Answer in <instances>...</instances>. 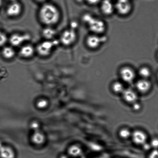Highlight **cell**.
<instances>
[{"instance_id":"1","label":"cell","mask_w":158,"mask_h":158,"mask_svg":"<svg viewBox=\"0 0 158 158\" xmlns=\"http://www.w3.org/2000/svg\"><path fill=\"white\" fill-rule=\"evenodd\" d=\"M39 18L43 24L48 26L56 24L59 21L60 13L58 8L54 5H43L39 12Z\"/></svg>"},{"instance_id":"2","label":"cell","mask_w":158,"mask_h":158,"mask_svg":"<svg viewBox=\"0 0 158 158\" xmlns=\"http://www.w3.org/2000/svg\"><path fill=\"white\" fill-rule=\"evenodd\" d=\"M83 19L93 34L99 35L103 33L106 29V25L104 21L89 14L84 15Z\"/></svg>"},{"instance_id":"3","label":"cell","mask_w":158,"mask_h":158,"mask_svg":"<svg viewBox=\"0 0 158 158\" xmlns=\"http://www.w3.org/2000/svg\"><path fill=\"white\" fill-rule=\"evenodd\" d=\"M58 44L56 41H52V40H46L38 45L35 48V51L40 56H49Z\"/></svg>"},{"instance_id":"4","label":"cell","mask_w":158,"mask_h":158,"mask_svg":"<svg viewBox=\"0 0 158 158\" xmlns=\"http://www.w3.org/2000/svg\"><path fill=\"white\" fill-rule=\"evenodd\" d=\"M77 39V34L75 29L70 28L63 32L60 36V41L63 45L69 46L74 44Z\"/></svg>"},{"instance_id":"5","label":"cell","mask_w":158,"mask_h":158,"mask_svg":"<svg viewBox=\"0 0 158 158\" xmlns=\"http://www.w3.org/2000/svg\"><path fill=\"white\" fill-rule=\"evenodd\" d=\"M114 4L116 10L122 15H128L132 9V4L130 0H117Z\"/></svg>"},{"instance_id":"6","label":"cell","mask_w":158,"mask_h":158,"mask_svg":"<svg viewBox=\"0 0 158 158\" xmlns=\"http://www.w3.org/2000/svg\"><path fill=\"white\" fill-rule=\"evenodd\" d=\"M30 39L31 36L29 34L15 33L11 35L9 41L12 46L18 47L29 41Z\"/></svg>"},{"instance_id":"7","label":"cell","mask_w":158,"mask_h":158,"mask_svg":"<svg viewBox=\"0 0 158 158\" xmlns=\"http://www.w3.org/2000/svg\"><path fill=\"white\" fill-rule=\"evenodd\" d=\"M120 75L122 80L127 83H131L134 81L136 75L134 69L129 66L122 68L120 71Z\"/></svg>"},{"instance_id":"8","label":"cell","mask_w":158,"mask_h":158,"mask_svg":"<svg viewBox=\"0 0 158 158\" xmlns=\"http://www.w3.org/2000/svg\"><path fill=\"white\" fill-rule=\"evenodd\" d=\"M105 40L104 38L99 36L98 35L93 34L87 37L86 43L87 46L89 48L95 49L98 48Z\"/></svg>"},{"instance_id":"9","label":"cell","mask_w":158,"mask_h":158,"mask_svg":"<svg viewBox=\"0 0 158 158\" xmlns=\"http://www.w3.org/2000/svg\"><path fill=\"white\" fill-rule=\"evenodd\" d=\"M131 137L134 143L141 146L146 143L148 140V135L146 133L140 130H136L133 131Z\"/></svg>"},{"instance_id":"10","label":"cell","mask_w":158,"mask_h":158,"mask_svg":"<svg viewBox=\"0 0 158 158\" xmlns=\"http://www.w3.org/2000/svg\"><path fill=\"white\" fill-rule=\"evenodd\" d=\"M22 7L19 3L16 2L11 3L6 10V13L11 18L18 17L21 15Z\"/></svg>"},{"instance_id":"11","label":"cell","mask_w":158,"mask_h":158,"mask_svg":"<svg viewBox=\"0 0 158 158\" xmlns=\"http://www.w3.org/2000/svg\"><path fill=\"white\" fill-rule=\"evenodd\" d=\"M122 94L124 100L127 103L132 104L138 101V96L137 93L131 88L125 89Z\"/></svg>"},{"instance_id":"12","label":"cell","mask_w":158,"mask_h":158,"mask_svg":"<svg viewBox=\"0 0 158 158\" xmlns=\"http://www.w3.org/2000/svg\"><path fill=\"white\" fill-rule=\"evenodd\" d=\"M102 13L106 15H112L115 10V4L111 0H102L100 4Z\"/></svg>"},{"instance_id":"13","label":"cell","mask_w":158,"mask_h":158,"mask_svg":"<svg viewBox=\"0 0 158 158\" xmlns=\"http://www.w3.org/2000/svg\"><path fill=\"white\" fill-rule=\"evenodd\" d=\"M136 89L139 92L145 94L150 90L151 88V83L148 79H141L136 83Z\"/></svg>"},{"instance_id":"14","label":"cell","mask_w":158,"mask_h":158,"mask_svg":"<svg viewBox=\"0 0 158 158\" xmlns=\"http://www.w3.org/2000/svg\"><path fill=\"white\" fill-rule=\"evenodd\" d=\"M35 51V49L31 45L26 44L22 46L19 53L22 58H30L33 56Z\"/></svg>"},{"instance_id":"15","label":"cell","mask_w":158,"mask_h":158,"mask_svg":"<svg viewBox=\"0 0 158 158\" xmlns=\"http://www.w3.org/2000/svg\"><path fill=\"white\" fill-rule=\"evenodd\" d=\"M32 143L36 145H41L44 143L45 137L43 133L40 131H34L31 137Z\"/></svg>"},{"instance_id":"16","label":"cell","mask_w":158,"mask_h":158,"mask_svg":"<svg viewBox=\"0 0 158 158\" xmlns=\"http://www.w3.org/2000/svg\"><path fill=\"white\" fill-rule=\"evenodd\" d=\"M0 157L1 158H15V151L10 147L3 145L0 148Z\"/></svg>"},{"instance_id":"17","label":"cell","mask_w":158,"mask_h":158,"mask_svg":"<svg viewBox=\"0 0 158 158\" xmlns=\"http://www.w3.org/2000/svg\"><path fill=\"white\" fill-rule=\"evenodd\" d=\"M2 55L6 59L10 60L15 56V52L12 47L7 46L3 48L2 51Z\"/></svg>"},{"instance_id":"18","label":"cell","mask_w":158,"mask_h":158,"mask_svg":"<svg viewBox=\"0 0 158 158\" xmlns=\"http://www.w3.org/2000/svg\"><path fill=\"white\" fill-rule=\"evenodd\" d=\"M68 153L69 155L72 157H78L81 155L83 153V150L80 145H73L69 148Z\"/></svg>"},{"instance_id":"19","label":"cell","mask_w":158,"mask_h":158,"mask_svg":"<svg viewBox=\"0 0 158 158\" xmlns=\"http://www.w3.org/2000/svg\"><path fill=\"white\" fill-rule=\"evenodd\" d=\"M56 31L50 26L44 28L42 31V35L46 40H52L56 35Z\"/></svg>"},{"instance_id":"20","label":"cell","mask_w":158,"mask_h":158,"mask_svg":"<svg viewBox=\"0 0 158 158\" xmlns=\"http://www.w3.org/2000/svg\"><path fill=\"white\" fill-rule=\"evenodd\" d=\"M111 89L115 94H122L125 88L123 84L119 81L114 82L111 85Z\"/></svg>"},{"instance_id":"21","label":"cell","mask_w":158,"mask_h":158,"mask_svg":"<svg viewBox=\"0 0 158 158\" xmlns=\"http://www.w3.org/2000/svg\"><path fill=\"white\" fill-rule=\"evenodd\" d=\"M139 74L142 79H148L151 75V69L147 66L140 68L139 71Z\"/></svg>"},{"instance_id":"22","label":"cell","mask_w":158,"mask_h":158,"mask_svg":"<svg viewBox=\"0 0 158 158\" xmlns=\"http://www.w3.org/2000/svg\"><path fill=\"white\" fill-rule=\"evenodd\" d=\"M132 132L127 128H123L120 130L118 131V135L123 140H127L131 137Z\"/></svg>"},{"instance_id":"23","label":"cell","mask_w":158,"mask_h":158,"mask_svg":"<svg viewBox=\"0 0 158 158\" xmlns=\"http://www.w3.org/2000/svg\"><path fill=\"white\" fill-rule=\"evenodd\" d=\"M7 41V38L6 34L0 30V47L4 46Z\"/></svg>"},{"instance_id":"24","label":"cell","mask_w":158,"mask_h":158,"mask_svg":"<svg viewBox=\"0 0 158 158\" xmlns=\"http://www.w3.org/2000/svg\"><path fill=\"white\" fill-rule=\"evenodd\" d=\"M48 104V103L47 101L44 99H41L37 102V106L38 108L43 109V108H45L47 106Z\"/></svg>"},{"instance_id":"25","label":"cell","mask_w":158,"mask_h":158,"mask_svg":"<svg viewBox=\"0 0 158 158\" xmlns=\"http://www.w3.org/2000/svg\"><path fill=\"white\" fill-rule=\"evenodd\" d=\"M141 108V104L138 101L135 102V103L132 104V110L135 111H140Z\"/></svg>"},{"instance_id":"26","label":"cell","mask_w":158,"mask_h":158,"mask_svg":"<svg viewBox=\"0 0 158 158\" xmlns=\"http://www.w3.org/2000/svg\"><path fill=\"white\" fill-rule=\"evenodd\" d=\"M150 144L152 148H154V149H157L158 148V139L155 138L152 139Z\"/></svg>"},{"instance_id":"27","label":"cell","mask_w":158,"mask_h":158,"mask_svg":"<svg viewBox=\"0 0 158 158\" xmlns=\"http://www.w3.org/2000/svg\"><path fill=\"white\" fill-rule=\"evenodd\" d=\"M31 127L34 131H40V125L38 122H32L31 124Z\"/></svg>"},{"instance_id":"28","label":"cell","mask_w":158,"mask_h":158,"mask_svg":"<svg viewBox=\"0 0 158 158\" xmlns=\"http://www.w3.org/2000/svg\"><path fill=\"white\" fill-rule=\"evenodd\" d=\"M148 158H158V150L154 149L150 153Z\"/></svg>"},{"instance_id":"29","label":"cell","mask_w":158,"mask_h":158,"mask_svg":"<svg viewBox=\"0 0 158 158\" xmlns=\"http://www.w3.org/2000/svg\"><path fill=\"white\" fill-rule=\"evenodd\" d=\"M101 0H85L88 4L91 5H95L98 4V3L101 2Z\"/></svg>"},{"instance_id":"30","label":"cell","mask_w":158,"mask_h":158,"mask_svg":"<svg viewBox=\"0 0 158 158\" xmlns=\"http://www.w3.org/2000/svg\"><path fill=\"white\" fill-rule=\"evenodd\" d=\"M142 146L143 147V149L145 150V151H148V150H149L152 148L150 143H148L147 142L146 143L144 144L143 145H142Z\"/></svg>"},{"instance_id":"31","label":"cell","mask_w":158,"mask_h":158,"mask_svg":"<svg viewBox=\"0 0 158 158\" xmlns=\"http://www.w3.org/2000/svg\"><path fill=\"white\" fill-rule=\"evenodd\" d=\"M60 158H69L68 157V156L66 155H61L60 156Z\"/></svg>"},{"instance_id":"32","label":"cell","mask_w":158,"mask_h":158,"mask_svg":"<svg viewBox=\"0 0 158 158\" xmlns=\"http://www.w3.org/2000/svg\"><path fill=\"white\" fill-rule=\"evenodd\" d=\"M35 1L39 2H44L47 0H35Z\"/></svg>"},{"instance_id":"33","label":"cell","mask_w":158,"mask_h":158,"mask_svg":"<svg viewBox=\"0 0 158 158\" xmlns=\"http://www.w3.org/2000/svg\"><path fill=\"white\" fill-rule=\"evenodd\" d=\"M8 1H10L11 3L16 2H17V0H8Z\"/></svg>"},{"instance_id":"34","label":"cell","mask_w":158,"mask_h":158,"mask_svg":"<svg viewBox=\"0 0 158 158\" xmlns=\"http://www.w3.org/2000/svg\"><path fill=\"white\" fill-rule=\"evenodd\" d=\"M77 1L79 2H82L84 1H85V0H77Z\"/></svg>"},{"instance_id":"35","label":"cell","mask_w":158,"mask_h":158,"mask_svg":"<svg viewBox=\"0 0 158 158\" xmlns=\"http://www.w3.org/2000/svg\"><path fill=\"white\" fill-rule=\"evenodd\" d=\"M2 2H3L2 0H0V7H1L2 5Z\"/></svg>"},{"instance_id":"36","label":"cell","mask_w":158,"mask_h":158,"mask_svg":"<svg viewBox=\"0 0 158 158\" xmlns=\"http://www.w3.org/2000/svg\"><path fill=\"white\" fill-rule=\"evenodd\" d=\"M2 146L3 145L2 144V142L0 141V148H1Z\"/></svg>"},{"instance_id":"37","label":"cell","mask_w":158,"mask_h":158,"mask_svg":"<svg viewBox=\"0 0 158 158\" xmlns=\"http://www.w3.org/2000/svg\"><path fill=\"white\" fill-rule=\"evenodd\" d=\"M157 79H158V76H157Z\"/></svg>"},{"instance_id":"38","label":"cell","mask_w":158,"mask_h":158,"mask_svg":"<svg viewBox=\"0 0 158 158\" xmlns=\"http://www.w3.org/2000/svg\"><path fill=\"white\" fill-rule=\"evenodd\" d=\"M157 56H158V53Z\"/></svg>"}]
</instances>
